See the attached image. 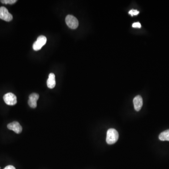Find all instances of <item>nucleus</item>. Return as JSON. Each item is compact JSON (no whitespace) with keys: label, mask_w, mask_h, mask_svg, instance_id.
<instances>
[{"label":"nucleus","mask_w":169,"mask_h":169,"mask_svg":"<svg viewBox=\"0 0 169 169\" xmlns=\"http://www.w3.org/2000/svg\"><path fill=\"white\" fill-rule=\"evenodd\" d=\"M7 127L9 130L13 131L17 134H20L22 131V127L20 124L17 121H14L13 122L9 124Z\"/></svg>","instance_id":"6"},{"label":"nucleus","mask_w":169,"mask_h":169,"mask_svg":"<svg viewBox=\"0 0 169 169\" xmlns=\"http://www.w3.org/2000/svg\"><path fill=\"white\" fill-rule=\"evenodd\" d=\"M139 13V12L136 9H131L130 10L129 12V14H130L131 16H134L135 15H137Z\"/></svg>","instance_id":"12"},{"label":"nucleus","mask_w":169,"mask_h":169,"mask_svg":"<svg viewBox=\"0 0 169 169\" xmlns=\"http://www.w3.org/2000/svg\"><path fill=\"white\" fill-rule=\"evenodd\" d=\"M29 99L28 102V103L29 106L33 109L36 108L37 105V102L39 99V95L37 93H32L29 95Z\"/></svg>","instance_id":"7"},{"label":"nucleus","mask_w":169,"mask_h":169,"mask_svg":"<svg viewBox=\"0 0 169 169\" xmlns=\"http://www.w3.org/2000/svg\"><path fill=\"white\" fill-rule=\"evenodd\" d=\"M65 22L69 27L76 29L79 26V21L76 17L72 15H69L65 18Z\"/></svg>","instance_id":"2"},{"label":"nucleus","mask_w":169,"mask_h":169,"mask_svg":"<svg viewBox=\"0 0 169 169\" xmlns=\"http://www.w3.org/2000/svg\"><path fill=\"white\" fill-rule=\"evenodd\" d=\"M47 38L43 35H40L37 38L36 41L33 44V49L35 51H38L42 48L43 46L46 44Z\"/></svg>","instance_id":"3"},{"label":"nucleus","mask_w":169,"mask_h":169,"mask_svg":"<svg viewBox=\"0 0 169 169\" xmlns=\"http://www.w3.org/2000/svg\"><path fill=\"white\" fill-rule=\"evenodd\" d=\"M118 133L116 130L113 128L109 129L107 133V143L110 145L114 144L118 141Z\"/></svg>","instance_id":"1"},{"label":"nucleus","mask_w":169,"mask_h":169,"mask_svg":"<svg viewBox=\"0 0 169 169\" xmlns=\"http://www.w3.org/2000/svg\"><path fill=\"white\" fill-rule=\"evenodd\" d=\"M133 27L134 28H141V25L139 22H136V23H134L133 24Z\"/></svg>","instance_id":"13"},{"label":"nucleus","mask_w":169,"mask_h":169,"mask_svg":"<svg viewBox=\"0 0 169 169\" xmlns=\"http://www.w3.org/2000/svg\"><path fill=\"white\" fill-rule=\"evenodd\" d=\"M134 109L137 111H139L142 109L143 105V100L142 96L140 95H137L134 98Z\"/></svg>","instance_id":"8"},{"label":"nucleus","mask_w":169,"mask_h":169,"mask_svg":"<svg viewBox=\"0 0 169 169\" xmlns=\"http://www.w3.org/2000/svg\"><path fill=\"white\" fill-rule=\"evenodd\" d=\"M17 1V0H1V2L3 4H13L16 3Z\"/></svg>","instance_id":"11"},{"label":"nucleus","mask_w":169,"mask_h":169,"mask_svg":"<svg viewBox=\"0 0 169 169\" xmlns=\"http://www.w3.org/2000/svg\"><path fill=\"white\" fill-rule=\"evenodd\" d=\"M0 18L7 22H9L12 20L13 16L5 7H0Z\"/></svg>","instance_id":"5"},{"label":"nucleus","mask_w":169,"mask_h":169,"mask_svg":"<svg viewBox=\"0 0 169 169\" xmlns=\"http://www.w3.org/2000/svg\"><path fill=\"white\" fill-rule=\"evenodd\" d=\"M159 139L162 141H169V130L161 133L159 135Z\"/></svg>","instance_id":"10"},{"label":"nucleus","mask_w":169,"mask_h":169,"mask_svg":"<svg viewBox=\"0 0 169 169\" xmlns=\"http://www.w3.org/2000/svg\"><path fill=\"white\" fill-rule=\"evenodd\" d=\"M47 86L50 89H52L55 87L56 82L55 79V75L54 73H51L49 74L48 79L47 80Z\"/></svg>","instance_id":"9"},{"label":"nucleus","mask_w":169,"mask_h":169,"mask_svg":"<svg viewBox=\"0 0 169 169\" xmlns=\"http://www.w3.org/2000/svg\"><path fill=\"white\" fill-rule=\"evenodd\" d=\"M5 103L7 105H12L16 104L17 103V98L16 95L12 93H8L5 94L3 97Z\"/></svg>","instance_id":"4"},{"label":"nucleus","mask_w":169,"mask_h":169,"mask_svg":"<svg viewBox=\"0 0 169 169\" xmlns=\"http://www.w3.org/2000/svg\"><path fill=\"white\" fill-rule=\"evenodd\" d=\"M4 169H16L15 167L12 165H8L6 166Z\"/></svg>","instance_id":"14"}]
</instances>
